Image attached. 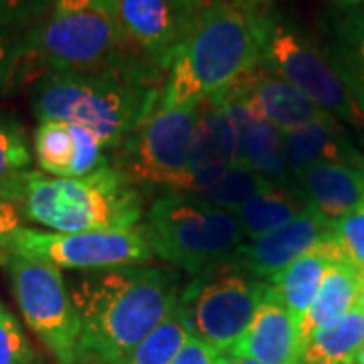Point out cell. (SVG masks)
Segmentation results:
<instances>
[{"mask_svg":"<svg viewBox=\"0 0 364 364\" xmlns=\"http://www.w3.org/2000/svg\"><path fill=\"white\" fill-rule=\"evenodd\" d=\"M117 23L132 51L168 73L176 49L191 26L174 0H114Z\"/></svg>","mask_w":364,"mask_h":364,"instance_id":"12","label":"cell"},{"mask_svg":"<svg viewBox=\"0 0 364 364\" xmlns=\"http://www.w3.org/2000/svg\"><path fill=\"white\" fill-rule=\"evenodd\" d=\"M338 259L346 257L334 233L332 239L318 243L316 247L299 255L298 259L291 261L279 275H275L272 282L273 291L282 299L287 312L296 318V322H299L306 310L312 306L314 298L324 282V275Z\"/></svg>","mask_w":364,"mask_h":364,"instance_id":"18","label":"cell"},{"mask_svg":"<svg viewBox=\"0 0 364 364\" xmlns=\"http://www.w3.org/2000/svg\"><path fill=\"white\" fill-rule=\"evenodd\" d=\"M259 65L296 85L328 114L364 134V109L322 45L284 14L261 13Z\"/></svg>","mask_w":364,"mask_h":364,"instance_id":"7","label":"cell"},{"mask_svg":"<svg viewBox=\"0 0 364 364\" xmlns=\"http://www.w3.org/2000/svg\"><path fill=\"white\" fill-rule=\"evenodd\" d=\"M267 287L229 261L193 275L182 287L178 310L195 338L229 354L247 332Z\"/></svg>","mask_w":364,"mask_h":364,"instance_id":"8","label":"cell"},{"mask_svg":"<svg viewBox=\"0 0 364 364\" xmlns=\"http://www.w3.org/2000/svg\"><path fill=\"white\" fill-rule=\"evenodd\" d=\"M191 336L193 334L188 332L176 306L174 312L164 318L138 346H134L128 354H124L112 364H170L178 356V352L184 348Z\"/></svg>","mask_w":364,"mask_h":364,"instance_id":"27","label":"cell"},{"mask_svg":"<svg viewBox=\"0 0 364 364\" xmlns=\"http://www.w3.org/2000/svg\"><path fill=\"white\" fill-rule=\"evenodd\" d=\"M356 364H364V346L363 350L358 352V356H356Z\"/></svg>","mask_w":364,"mask_h":364,"instance_id":"40","label":"cell"},{"mask_svg":"<svg viewBox=\"0 0 364 364\" xmlns=\"http://www.w3.org/2000/svg\"><path fill=\"white\" fill-rule=\"evenodd\" d=\"M0 364H41L18 320L0 304Z\"/></svg>","mask_w":364,"mask_h":364,"instance_id":"30","label":"cell"},{"mask_svg":"<svg viewBox=\"0 0 364 364\" xmlns=\"http://www.w3.org/2000/svg\"><path fill=\"white\" fill-rule=\"evenodd\" d=\"M33 150L37 164L45 174L57 178H73L77 148L71 124L39 122L33 136Z\"/></svg>","mask_w":364,"mask_h":364,"instance_id":"26","label":"cell"},{"mask_svg":"<svg viewBox=\"0 0 364 364\" xmlns=\"http://www.w3.org/2000/svg\"><path fill=\"white\" fill-rule=\"evenodd\" d=\"M142 229L154 255L191 277L229 263L245 239L235 213L181 193L154 198Z\"/></svg>","mask_w":364,"mask_h":364,"instance_id":"6","label":"cell"},{"mask_svg":"<svg viewBox=\"0 0 364 364\" xmlns=\"http://www.w3.org/2000/svg\"><path fill=\"white\" fill-rule=\"evenodd\" d=\"M33 162L25 128L9 114H0V198L14 203L23 176Z\"/></svg>","mask_w":364,"mask_h":364,"instance_id":"25","label":"cell"},{"mask_svg":"<svg viewBox=\"0 0 364 364\" xmlns=\"http://www.w3.org/2000/svg\"><path fill=\"white\" fill-rule=\"evenodd\" d=\"M231 90L251 107V112L273 128L286 134L318 122L336 119L324 107L310 100L296 85L257 65L245 73Z\"/></svg>","mask_w":364,"mask_h":364,"instance_id":"14","label":"cell"},{"mask_svg":"<svg viewBox=\"0 0 364 364\" xmlns=\"http://www.w3.org/2000/svg\"><path fill=\"white\" fill-rule=\"evenodd\" d=\"M322 31V49L364 109V6L332 11Z\"/></svg>","mask_w":364,"mask_h":364,"instance_id":"19","label":"cell"},{"mask_svg":"<svg viewBox=\"0 0 364 364\" xmlns=\"http://www.w3.org/2000/svg\"><path fill=\"white\" fill-rule=\"evenodd\" d=\"M332 11H350V9H360L364 6V0H328Z\"/></svg>","mask_w":364,"mask_h":364,"instance_id":"37","label":"cell"},{"mask_svg":"<svg viewBox=\"0 0 364 364\" xmlns=\"http://www.w3.org/2000/svg\"><path fill=\"white\" fill-rule=\"evenodd\" d=\"M39 75V69L25 49V33H0V97Z\"/></svg>","mask_w":364,"mask_h":364,"instance_id":"29","label":"cell"},{"mask_svg":"<svg viewBox=\"0 0 364 364\" xmlns=\"http://www.w3.org/2000/svg\"><path fill=\"white\" fill-rule=\"evenodd\" d=\"M14 205L23 219L53 233L134 229L144 219L142 191L112 162L83 178H57L28 170Z\"/></svg>","mask_w":364,"mask_h":364,"instance_id":"4","label":"cell"},{"mask_svg":"<svg viewBox=\"0 0 364 364\" xmlns=\"http://www.w3.org/2000/svg\"><path fill=\"white\" fill-rule=\"evenodd\" d=\"M9 253L49 261L61 269L102 272L124 265H140L156 255L142 225L117 231L45 233L21 227L14 233Z\"/></svg>","mask_w":364,"mask_h":364,"instance_id":"11","label":"cell"},{"mask_svg":"<svg viewBox=\"0 0 364 364\" xmlns=\"http://www.w3.org/2000/svg\"><path fill=\"white\" fill-rule=\"evenodd\" d=\"M225 352H219L217 348L208 346L207 342L191 336L184 348L178 352V356L170 364H225L227 363Z\"/></svg>","mask_w":364,"mask_h":364,"instance_id":"33","label":"cell"},{"mask_svg":"<svg viewBox=\"0 0 364 364\" xmlns=\"http://www.w3.org/2000/svg\"><path fill=\"white\" fill-rule=\"evenodd\" d=\"M261 18L217 0L193 18L172 59L160 107H191L231 87L259 65Z\"/></svg>","mask_w":364,"mask_h":364,"instance_id":"3","label":"cell"},{"mask_svg":"<svg viewBox=\"0 0 364 364\" xmlns=\"http://www.w3.org/2000/svg\"><path fill=\"white\" fill-rule=\"evenodd\" d=\"M21 219L23 217L18 213V207L14 203H11V200H2L0 198V261L9 255L14 233L23 227Z\"/></svg>","mask_w":364,"mask_h":364,"instance_id":"34","label":"cell"},{"mask_svg":"<svg viewBox=\"0 0 364 364\" xmlns=\"http://www.w3.org/2000/svg\"><path fill=\"white\" fill-rule=\"evenodd\" d=\"M233 356H247L261 364H299L298 322L282 299L275 296L272 284L261 299L247 332L229 352Z\"/></svg>","mask_w":364,"mask_h":364,"instance_id":"15","label":"cell"},{"mask_svg":"<svg viewBox=\"0 0 364 364\" xmlns=\"http://www.w3.org/2000/svg\"><path fill=\"white\" fill-rule=\"evenodd\" d=\"M363 287V275L352 267L346 259H338L324 275V282L318 289L312 306L306 310L298 322L299 344L324 328L330 322L342 318L358 304V294Z\"/></svg>","mask_w":364,"mask_h":364,"instance_id":"20","label":"cell"},{"mask_svg":"<svg viewBox=\"0 0 364 364\" xmlns=\"http://www.w3.org/2000/svg\"><path fill=\"white\" fill-rule=\"evenodd\" d=\"M287 168L294 178L318 164H348L364 168V156L354 148L342 122H318L284 134Z\"/></svg>","mask_w":364,"mask_h":364,"instance_id":"16","label":"cell"},{"mask_svg":"<svg viewBox=\"0 0 364 364\" xmlns=\"http://www.w3.org/2000/svg\"><path fill=\"white\" fill-rule=\"evenodd\" d=\"M296 182L308 205L330 223L364 203V168L358 166L318 164L299 174Z\"/></svg>","mask_w":364,"mask_h":364,"instance_id":"17","label":"cell"},{"mask_svg":"<svg viewBox=\"0 0 364 364\" xmlns=\"http://www.w3.org/2000/svg\"><path fill=\"white\" fill-rule=\"evenodd\" d=\"M174 2H176V6L182 11V14L193 23V18H195L196 14L200 13L203 9H207L208 4L217 2V0H174Z\"/></svg>","mask_w":364,"mask_h":364,"instance_id":"35","label":"cell"},{"mask_svg":"<svg viewBox=\"0 0 364 364\" xmlns=\"http://www.w3.org/2000/svg\"><path fill=\"white\" fill-rule=\"evenodd\" d=\"M164 79L146 61L100 73L45 71L33 81L31 107L39 122L81 126L116 150L156 109Z\"/></svg>","mask_w":364,"mask_h":364,"instance_id":"2","label":"cell"},{"mask_svg":"<svg viewBox=\"0 0 364 364\" xmlns=\"http://www.w3.org/2000/svg\"><path fill=\"white\" fill-rule=\"evenodd\" d=\"M195 134L191 144L188 170L210 168V166H235L239 136L229 116L213 97L196 104Z\"/></svg>","mask_w":364,"mask_h":364,"instance_id":"21","label":"cell"},{"mask_svg":"<svg viewBox=\"0 0 364 364\" xmlns=\"http://www.w3.org/2000/svg\"><path fill=\"white\" fill-rule=\"evenodd\" d=\"M196 116V105L172 109L158 105L114 150V166L140 191L162 188L176 193L188 172Z\"/></svg>","mask_w":364,"mask_h":364,"instance_id":"10","label":"cell"},{"mask_svg":"<svg viewBox=\"0 0 364 364\" xmlns=\"http://www.w3.org/2000/svg\"><path fill=\"white\" fill-rule=\"evenodd\" d=\"M360 310L364 312V279H363V287H360V294H358V304H356Z\"/></svg>","mask_w":364,"mask_h":364,"instance_id":"39","label":"cell"},{"mask_svg":"<svg viewBox=\"0 0 364 364\" xmlns=\"http://www.w3.org/2000/svg\"><path fill=\"white\" fill-rule=\"evenodd\" d=\"M53 0H0V33H26L47 14Z\"/></svg>","mask_w":364,"mask_h":364,"instance_id":"32","label":"cell"},{"mask_svg":"<svg viewBox=\"0 0 364 364\" xmlns=\"http://www.w3.org/2000/svg\"><path fill=\"white\" fill-rule=\"evenodd\" d=\"M239 136L237 164L275 184H298L287 168L284 134L261 117H253Z\"/></svg>","mask_w":364,"mask_h":364,"instance_id":"23","label":"cell"},{"mask_svg":"<svg viewBox=\"0 0 364 364\" xmlns=\"http://www.w3.org/2000/svg\"><path fill=\"white\" fill-rule=\"evenodd\" d=\"M332 237L334 223L326 221L308 205L294 221L275 229L273 233L243 243L231 261L249 275L272 284L275 275L284 272L291 261Z\"/></svg>","mask_w":364,"mask_h":364,"instance_id":"13","label":"cell"},{"mask_svg":"<svg viewBox=\"0 0 364 364\" xmlns=\"http://www.w3.org/2000/svg\"><path fill=\"white\" fill-rule=\"evenodd\" d=\"M25 49L41 75L100 73L144 61L126 43L114 0H53L47 14L25 33Z\"/></svg>","mask_w":364,"mask_h":364,"instance_id":"5","label":"cell"},{"mask_svg":"<svg viewBox=\"0 0 364 364\" xmlns=\"http://www.w3.org/2000/svg\"><path fill=\"white\" fill-rule=\"evenodd\" d=\"M363 346L364 312L356 306L306 340L299 364H356Z\"/></svg>","mask_w":364,"mask_h":364,"instance_id":"24","label":"cell"},{"mask_svg":"<svg viewBox=\"0 0 364 364\" xmlns=\"http://www.w3.org/2000/svg\"><path fill=\"white\" fill-rule=\"evenodd\" d=\"M69 291L81 320L83 364H112L174 312L182 287L170 269L124 265L81 273Z\"/></svg>","mask_w":364,"mask_h":364,"instance_id":"1","label":"cell"},{"mask_svg":"<svg viewBox=\"0 0 364 364\" xmlns=\"http://www.w3.org/2000/svg\"><path fill=\"white\" fill-rule=\"evenodd\" d=\"M225 364H261V363L253 360V358H247V356H233V354H229V356H227V363Z\"/></svg>","mask_w":364,"mask_h":364,"instance_id":"38","label":"cell"},{"mask_svg":"<svg viewBox=\"0 0 364 364\" xmlns=\"http://www.w3.org/2000/svg\"><path fill=\"white\" fill-rule=\"evenodd\" d=\"M235 2L237 6H241V9H245L249 13H267V11H272L273 4L277 2V0H231Z\"/></svg>","mask_w":364,"mask_h":364,"instance_id":"36","label":"cell"},{"mask_svg":"<svg viewBox=\"0 0 364 364\" xmlns=\"http://www.w3.org/2000/svg\"><path fill=\"white\" fill-rule=\"evenodd\" d=\"M334 233L346 261L364 279V203L334 223Z\"/></svg>","mask_w":364,"mask_h":364,"instance_id":"31","label":"cell"},{"mask_svg":"<svg viewBox=\"0 0 364 364\" xmlns=\"http://www.w3.org/2000/svg\"><path fill=\"white\" fill-rule=\"evenodd\" d=\"M308 200L298 184H269L235 213L243 237L253 241L294 221Z\"/></svg>","mask_w":364,"mask_h":364,"instance_id":"22","label":"cell"},{"mask_svg":"<svg viewBox=\"0 0 364 364\" xmlns=\"http://www.w3.org/2000/svg\"><path fill=\"white\" fill-rule=\"evenodd\" d=\"M269 184H275V182L265 181L257 172L245 168L241 164H235L227 170V174L213 188L193 196L200 198L207 205H213V207L225 208L229 213H237L249 198H253L257 193L265 191Z\"/></svg>","mask_w":364,"mask_h":364,"instance_id":"28","label":"cell"},{"mask_svg":"<svg viewBox=\"0 0 364 364\" xmlns=\"http://www.w3.org/2000/svg\"><path fill=\"white\" fill-rule=\"evenodd\" d=\"M0 263L26 326L57 364H83L81 320L61 267L16 253Z\"/></svg>","mask_w":364,"mask_h":364,"instance_id":"9","label":"cell"}]
</instances>
